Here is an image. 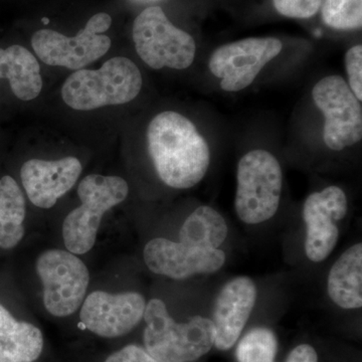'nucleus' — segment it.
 <instances>
[{
  "label": "nucleus",
  "mask_w": 362,
  "mask_h": 362,
  "mask_svg": "<svg viewBox=\"0 0 362 362\" xmlns=\"http://www.w3.org/2000/svg\"><path fill=\"white\" fill-rule=\"evenodd\" d=\"M283 42L276 37H250L221 45L211 54L209 68L220 78L221 90L240 92L255 82L264 66L277 58Z\"/></svg>",
  "instance_id": "obj_10"
},
{
  "label": "nucleus",
  "mask_w": 362,
  "mask_h": 362,
  "mask_svg": "<svg viewBox=\"0 0 362 362\" xmlns=\"http://www.w3.org/2000/svg\"><path fill=\"white\" fill-rule=\"evenodd\" d=\"M129 194L127 181L119 176L90 175L78 187L81 206L66 216L63 239L69 252L84 255L96 244L102 218Z\"/></svg>",
  "instance_id": "obj_5"
},
{
  "label": "nucleus",
  "mask_w": 362,
  "mask_h": 362,
  "mask_svg": "<svg viewBox=\"0 0 362 362\" xmlns=\"http://www.w3.org/2000/svg\"><path fill=\"white\" fill-rule=\"evenodd\" d=\"M8 80L13 94L23 101L35 99L42 89L39 62L21 45L0 49V80Z\"/></svg>",
  "instance_id": "obj_18"
},
{
  "label": "nucleus",
  "mask_w": 362,
  "mask_h": 362,
  "mask_svg": "<svg viewBox=\"0 0 362 362\" xmlns=\"http://www.w3.org/2000/svg\"><path fill=\"white\" fill-rule=\"evenodd\" d=\"M147 268L157 275L185 280L197 274H211L226 263L221 250H204L173 240L156 238L149 240L143 252Z\"/></svg>",
  "instance_id": "obj_13"
},
{
  "label": "nucleus",
  "mask_w": 362,
  "mask_h": 362,
  "mask_svg": "<svg viewBox=\"0 0 362 362\" xmlns=\"http://www.w3.org/2000/svg\"><path fill=\"white\" fill-rule=\"evenodd\" d=\"M143 340L144 349L159 362H192L206 356L214 345L213 321L194 316L185 323L169 315L160 299L146 304Z\"/></svg>",
  "instance_id": "obj_2"
},
{
  "label": "nucleus",
  "mask_w": 362,
  "mask_h": 362,
  "mask_svg": "<svg viewBox=\"0 0 362 362\" xmlns=\"http://www.w3.org/2000/svg\"><path fill=\"white\" fill-rule=\"evenodd\" d=\"M286 362H318V356L311 345L301 344L290 352Z\"/></svg>",
  "instance_id": "obj_26"
},
{
  "label": "nucleus",
  "mask_w": 362,
  "mask_h": 362,
  "mask_svg": "<svg viewBox=\"0 0 362 362\" xmlns=\"http://www.w3.org/2000/svg\"><path fill=\"white\" fill-rule=\"evenodd\" d=\"M80 318L98 337L116 338L131 332L144 316L146 301L137 292L90 293L85 298Z\"/></svg>",
  "instance_id": "obj_12"
},
{
  "label": "nucleus",
  "mask_w": 362,
  "mask_h": 362,
  "mask_svg": "<svg viewBox=\"0 0 362 362\" xmlns=\"http://www.w3.org/2000/svg\"><path fill=\"white\" fill-rule=\"evenodd\" d=\"M25 199L11 176L0 178V247L13 249L25 235Z\"/></svg>",
  "instance_id": "obj_19"
},
{
  "label": "nucleus",
  "mask_w": 362,
  "mask_h": 362,
  "mask_svg": "<svg viewBox=\"0 0 362 362\" xmlns=\"http://www.w3.org/2000/svg\"><path fill=\"white\" fill-rule=\"evenodd\" d=\"M323 0H273L279 13L291 18H310L318 13Z\"/></svg>",
  "instance_id": "obj_23"
},
{
  "label": "nucleus",
  "mask_w": 362,
  "mask_h": 362,
  "mask_svg": "<svg viewBox=\"0 0 362 362\" xmlns=\"http://www.w3.org/2000/svg\"><path fill=\"white\" fill-rule=\"evenodd\" d=\"M327 292L332 302L340 308H361V243L350 247L335 262L328 275Z\"/></svg>",
  "instance_id": "obj_17"
},
{
  "label": "nucleus",
  "mask_w": 362,
  "mask_h": 362,
  "mask_svg": "<svg viewBox=\"0 0 362 362\" xmlns=\"http://www.w3.org/2000/svg\"><path fill=\"white\" fill-rule=\"evenodd\" d=\"M111 25V16L100 13L93 16L76 37H66L56 30H40L33 35V49L47 65L81 70L110 49V37L102 33L107 32Z\"/></svg>",
  "instance_id": "obj_7"
},
{
  "label": "nucleus",
  "mask_w": 362,
  "mask_h": 362,
  "mask_svg": "<svg viewBox=\"0 0 362 362\" xmlns=\"http://www.w3.org/2000/svg\"><path fill=\"white\" fill-rule=\"evenodd\" d=\"M132 35L138 56L154 70H185L194 63V37L173 25L161 7L144 9L133 23Z\"/></svg>",
  "instance_id": "obj_6"
},
{
  "label": "nucleus",
  "mask_w": 362,
  "mask_h": 362,
  "mask_svg": "<svg viewBox=\"0 0 362 362\" xmlns=\"http://www.w3.org/2000/svg\"><path fill=\"white\" fill-rule=\"evenodd\" d=\"M82 170V163L73 156L51 161L30 159L23 163L21 178L32 204L47 209L70 192Z\"/></svg>",
  "instance_id": "obj_15"
},
{
  "label": "nucleus",
  "mask_w": 362,
  "mask_h": 362,
  "mask_svg": "<svg viewBox=\"0 0 362 362\" xmlns=\"http://www.w3.org/2000/svg\"><path fill=\"white\" fill-rule=\"evenodd\" d=\"M282 189L283 171L278 159L264 149L247 152L238 164V218L247 225L270 220L278 211Z\"/></svg>",
  "instance_id": "obj_4"
},
{
  "label": "nucleus",
  "mask_w": 362,
  "mask_h": 362,
  "mask_svg": "<svg viewBox=\"0 0 362 362\" xmlns=\"http://www.w3.org/2000/svg\"><path fill=\"white\" fill-rule=\"evenodd\" d=\"M44 349L42 331L18 321L0 304V362H35Z\"/></svg>",
  "instance_id": "obj_16"
},
{
  "label": "nucleus",
  "mask_w": 362,
  "mask_h": 362,
  "mask_svg": "<svg viewBox=\"0 0 362 362\" xmlns=\"http://www.w3.org/2000/svg\"><path fill=\"white\" fill-rule=\"evenodd\" d=\"M312 98L325 117L323 140L328 148L341 151L361 141V102L344 78L337 75L321 78L312 90Z\"/></svg>",
  "instance_id": "obj_9"
},
{
  "label": "nucleus",
  "mask_w": 362,
  "mask_h": 362,
  "mask_svg": "<svg viewBox=\"0 0 362 362\" xmlns=\"http://www.w3.org/2000/svg\"><path fill=\"white\" fill-rule=\"evenodd\" d=\"M223 216L209 206L197 207L181 226L180 242L204 250L220 249L228 237Z\"/></svg>",
  "instance_id": "obj_20"
},
{
  "label": "nucleus",
  "mask_w": 362,
  "mask_h": 362,
  "mask_svg": "<svg viewBox=\"0 0 362 362\" xmlns=\"http://www.w3.org/2000/svg\"><path fill=\"white\" fill-rule=\"evenodd\" d=\"M278 352V339L269 328H254L245 335L238 345L239 362H275Z\"/></svg>",
  "instance_id": "obj_21"
},
{
  "label": "nucleus",
  "mask_w": 362,
  "mask_h": 362,
  "mask_svg": "<svg viewBox=\"0 0 362 362\" xmlns=\"http://www.w3.org/2000/svg\"><path fill=\"white\" fill-rule=\"evenodd\" d=\"M324 23L335 30H350L362 25V0H323Z\"/></svg>",
  "instance_id": "obj_22"
},
{
  "label": "nucleus",
  "mask_w": 362,
  "mask_h": 362,
  "mask_svg": "<svg viewBox=\"0 0 362 362\" xmlns=\"http://www.w3.org/2000/svg\"><path fill=\"white\" fill-rule=\"evenodd\" d=\"M349 211V199L342 188L337 185L313 192L303 206L306 225L305 252L314 263H321L330 256L339 239L338 223Z\"/></svg>",
  "instance_id": "obj_11"
},
{
  "label": "nucleus",
  "mask_w": 362,
  "mask_h": 362,
  "mask_svg": "<svg viewBox=\"0 0 362 362\" xmlns=\"http://www.w3.org/2000/svg\"><path fill=\"white\" fill-rule=\"evenodd\" d=\"M345 68H346L349 84L359 102L362 101V45L350 47L345 54Z\"/></svg>",
  "instance_id": "obj_24"
},
{
  "label": "nucleus",
  "mask_w": 362,
  "mask_h": 362,
  "mask_svg": "<svg viewBox=\"0 0 362 362\" xmlns=\"http://www.w3.org/2000/svg\"><path fill=\"white\" fill-rule=\"evenodd\" d=\"M147 145L157 175L169 187H194L209 170V144L194 124L177 112H162L152 119Z\"/></svg>",
  "instance_id": "obj_1"
},
{
  "label": "nucleus",
  "mask_w": 362,
  "mask_h": 362,
  "mask_svg": "<svg viewBox=\"0 0 362 362\" xmlns=\"http://www.w3.org/2000/svg\"><path fill=\"white\" fill-rule=\"evenodd\" d=\"M256 301L257 287L251 278L240 276L221 288L211 319L216 349L223 351L232 349L242 334Z\"/></svg>",
  "instance_id": "obj_14"
},
{
  "label": "nucleus",
  "mask_w": 362,
  "mask_h": 362,
  "mask_svg": "<svg viewBox=\"0 0 362 362\" xmlns=\"http://www.w3.org/2000/svg\"><path fill=\"white\" fill-rule=\"evenodd\" d=\"M35 268L44 287V305L49 314L70 316L82 306L90 273L77 255L64 250H47L37 258Z\"/></svg>",
  "instance_id": "obj_8"
},
{
  "label": "nucleus",
  "mask_w": 362,
  "mask_h": 362,
  "mask_svg": "<svg viewBox=\"0 0 362 362\" xmlns=\"http://www.w3.org/2000/svg\"><path fill=\"white\" fill-rule=\"evenodd\" d=\"M105 362H159L138 345H127L114 352Z\"/></svg>",
  "instance_id": "obj_25"
},
{
  "label": "nucleus",
  "mask_w": 362,
  "mask_h": 362,
  "mask_svg": "<svg viewBox=\"0 0 362 362\" xmlns=\"http://www.w3.org/2000/svg\"><path fill=\"white\" fill-rule=\"evenodd\" d=\"M138 66L125 57H115L99 70H78L62 88L64 102L74 110L90 111L132 101L142 88Z\"/></svg>",
  "instance_id": "obj_3"
}]
</instances>
